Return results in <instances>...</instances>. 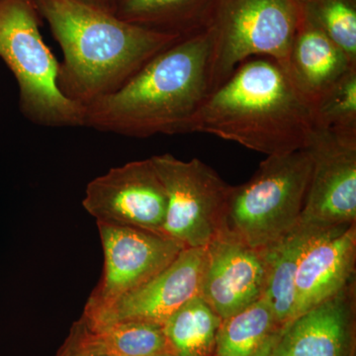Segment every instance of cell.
I'll return each mask as SVG.
<instances>
[{"label":"cell","instance_id":"cell-5","mask_svg":"<svg viewBox=\"0 0 356 356\" xmlns=\"http://www.w3.org/2000/svg\"><path fill=\"white\" fill-rule=\"evenodd\" d=\"M308 149L266 156L245 184L233 186L222 229L266 250L300 222L308 191Z\"/></svg>","mask_w":356,"mask_h":356},{"label":"cell","instance_id":"cell-18","mask_svg":"<svg viewBox=\"0 0 356 356\" xmlns=\"http://www.w3.org/2000/svg\"><path fill=\"white\" fill-rule=\"evenodd\" d=\"M280 329L264 299L222 320L213 356H269Z\"/></svg>","mask_w":356,"mask_h":356},{"label":"cell","instance_id":"cell-1","mask_svg":"<svg viewBox=\"0 0 356 356\" xmlns=\"http://www.w3.org/2000/svg\"><path fill=\"white\" fill-rule=\"evenodd\" d=\"M60 44L58 88L88 107L116 92L154 56L184 37L126 22L76 0H36Z\"/></svg>","mask_w":356,"mask_h":356},{"label":"cell","instance_id":"cell-26","mask_svg":"<svg viewBox=\"0 0 356 356\" xmlns=\"http://www.w3.org/2000/svg\"><path fill=\"white\" fill-rule=\"evenodd\" d=\"M297 2H299V3H303V2L308 1V0H296Z\"/></svg>","mask_w":356,"mask_h":356},{"label":"cell","instance_id":"cell-25","mask_svg":"<svg viewBox=\"0 0 356 356\" xmlns=\"http://www.w3.org/2000/svg\"><path fill=\"white\" fill-rule=\"evenodd\" d=\"M107 351H108V350H107ZM108 353H109V356H125V355H118V353H109V351H108Z\"/></svg>","mask_w":356,"mask_h":356},{"label":"cell","instance_id":"cell-21","mask_svg":"<svg viewBox=\"0 0 356 356\" xmlns=\"http://www.w3.org/2000/svg\"><path fill=\"white\" fill-rule=\"evenodd\" d=\"M302 15L356 65V0H308Z\"/></svg>","mask_w":356,"mask_h":356},{"label":"cell","instance_id":"cell-15","mask_svg":"<svg viewBox=\"0 0 356 356\" xmlns=\"http://www.w3.org/2000/svg\"><path fill=\"white\" fill-rule=\"evenodd\" d=\"M355 67L341 49L302 15L282 69L311 106Z\"/></svg>","mask_w":356,"mask_h":356},{"label":"cell","instance_id":"cell-19","mask_svg":"<svg viewBox=\"0 0 356 356\" xmlns=\"http://www.w3.org/2000/svg\"><path fill=\"white\" fill-rule=\"evenodd\" d=\"M222 318L200 296L180 307L163 324L173 356H213Z\"/></svg>","mask_w":356,"mask_h":356},{"label":"cell","instance_id":"cell-13","mask_svg":"<svg viewBox=\"0 0 356 356\" xmlns=\"http://www.w3.org/2000/svg\"><path fill=\"white\" fill-rule=\"evenodd\" d=\"M355 283L281 327L269 356H355Z\"/></svg>","mask_w":356,"mask_h":356},{"label":"cell","instance_id":"cell-17","mask_svg":"<svg viewBox=\"0 0 356 356\" xmlns=\"http://www.w3.org/2000/svg\"><path fill=\"white\" fill-rule=\"evenodd\" d=\"M213 0H119L115 15L126 22L180 37L205 29Z\"/></svg>","mask_w":356,"mask_h":356},{"label":"cell","instance_id":"cell-22","mask_svg":"<svg viewBox=\"0 0 356 356\" xmlns=\"http://www.w3.org/2000/svg\"><path fill=\"white\" fill-rule=\"evenodd\" d=\"M312 112L316 127L356 135V67L325 91Z\"/></svg>","mask_w":356,"mask_h":356},{"label":"cell","instance_id":"cell-10","mask_svg":"<svg viewBox=\"0 0 356 356\" xmlns=\"http://www.w3.org/2000/svg\"><path fill=\"white\" fill-rule=\"evenodd\" d=\"M312 159L300 222L331 229L356 222V135L315 129L307 147Z\"/></svg>","mask_w":356,"mask_h":356},{"label":"cell","instance_id":"cell-20","mask_svg":"<svg viewBox=\"0 0 356 356\" xmlns=\"http://www.w3.org/2000/svg\"><path fill=\"white\" fill-rule=\"evenodd\" d=\"M89 327L109 353L125 356H173L163 325L129 320Z\"/></svg>","mask_w":356,"mask_h":356},{"label":"cell","instance_id":"cell-6","mask_svg":"<svg viewBox=\"0 0 356 356\" xmlns=\"http://www.w3.org/2000/svg\"><path fill=\"white\" fill-rule=\"evenodd\" d=\"M301 17L296 0H213L204 29L211 41L212 91L252 58L282 67Z\"/></svg>","mask_w":356,"mask_h":356},{"label":"cell","instance_id":"cell-8","mask_svg":"<svg viewBox=\"0 0 356 356\" xmlns=\"http://www.w3.org/2000/svg\"><path fill=\"white\" fill-rule=\"evenodd\" d=\"M103 248V273L83 315L93 317L165 268L184 250L163 234L97 222Z\"/></svg>","mask_w":356,"mask_h":356},{"label":"cell","instance_id":"cell-11","mask_svg":"<svg viewBox=\"0 0 356 356\" xmlns=\"http://www.w3.org/2000/svg\"><path fill=\"white\" fill-rule=\"evenodd\" d=\"M266 274L264 250L222 229L206 247L199 295L225 320L262 298Z\"/></svg>","mask_w":356,"mask_h":356},{"label":"cell","instance_id":"cell-9","mask_svg":"<svg viewBox=\"0 0 356 356\" xmlns=\"http://www.w3.org/2000/svg\"><path fill=\"white\" fill-rule=\"evenodd\" d=\"M83 206L96 222L163 234L168 198L149 158L110 168L91 180Z\"/></svg>","mask_w":356,"mask_h":356},{"label":"cell","instance_id":"cell-2","mask_svg":"<svg viewBox=\"0 0 356 356\" xmlns=\"http://www.w3.org/2000/svg\"><path fill=\"white\" fill-rule=\"evenodd\" d=\"M315 129L310 103L280 65L261 58L214 89L182 134H208L270 156L307 149Z\"/></svg>","mask_w":356,"mask_h":356},{"label":"cell","instance_id":"cell-24","mask_svg":"<svg viewBox=\"0 0 356 356\" xmlns=\"http://www.w3.org/2000/svg\"><path fill=\"white\" fill-rule=\"evenodd\" d=\"M76 1L115 14L119 0H76Z\"/></svg>","mask_w":356,"mask_h":356},{"label":"cell","instance_id":"cell-4","mask_svg":"<svg viewBox=\"0 0 356 356\" xmlns=\"http://www.w3.org/2000/svg\"><path fill=\"white\" fill-rule=\"evenodd\" d=\"M36 0H0V58L19 88L21 112L42 127H84L86 107L58 88V64L40 31Z\"/></svg>","mask_w":356,"mask_h":356},{"label":"cell","instance_id":"cell-16","mask_svg":"<svg viewBox=\"0 0 356 356\" xmlns=\"http://www.w3.org/2000/svg\"><path fill=\"white\" fill-rule=\"evenodd\" d=\"M327 229L300 222L287 235L264 250L266 274L261 299L270 307L280 329L294 318V283L302 255Z\"/></svg>","mask_w":356,"mask_h":356},{"label":"cell","instance_id":"cell-14","mask_svg":"<svg viewBox=\"0 0 356 356\" xmlns=\"http://www.w3.org/2000/svg\"><path fill=\"white\" fill-rule=\"evenodd\" d=\"M356 222L327 229L307 248L295 277L294 318L355 283Z\"/></svg>","mask_w":356,"mask_h":356},{"label":"cell","instance_id":"cell-12","mask_svg":"<svg viewBox=\"0 0 356 356\" xmlns=\"http://www.w3.org/2000/svg\"><path fill=\"white\" fill-rule=\"evenodd\" d=\"M205 248H184L161 273L111 306L84 320L90 327L139 320L163 325L186 302L200 293Z\"/></svg>","mask_w":356,"mask_h":356},{"label":"cell","instance_id":"cell-7","mask_svg":"<svg viewBox=\"0 0 356 356\" xmlns=\"http://www.w3.org/2000/svg\"><path fill=\"white\" fill-rule=\"evenodd\" d=\"M151 159L168 198L163 235L184 248L207 247L222 229L233 186L199 159Z\"/></svg>","mask_w":356,"mask_h":356},{"label":"cell","instance_id":"cell-3","mask_svg":"<svg viewBox=\"0 0 356 356\" xmlns=\"http://www.w3.org/2000/svg\"><path fill=\"white\" fill-rule=\"evenodd\" d=\"M209 35L184 37L120 89L86 107L84 127L132 138L178 135L210 95Z\"/></svg>","mask_w":356,"mask_h":356},{"label":"cell","instance_id":"cell-23","mask_svg":"<svg viewBox=\"0 0 356 356\" xmlns=\"http://www.w3.org/2000/svg\"><path fill=\"white\" fill-rule=\"evenodd\" d=\"M55 356H109V353L81 316Z\"/></svg>","mask_w":356,"mask_h":356}]
</instances>
